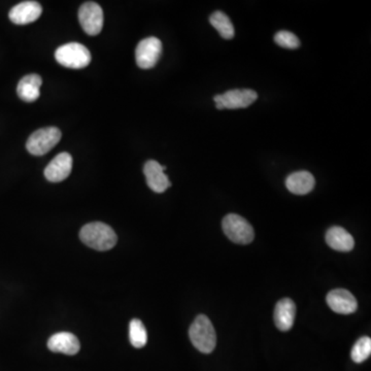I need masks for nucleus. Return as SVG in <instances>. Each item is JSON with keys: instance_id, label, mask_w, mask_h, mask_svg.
Wrapping results in <instances>:
<instances>
[{"instance_id": "obj_1", "label": "nucleus", "mask_w": 371, "mask_h": 371, "mask_svg": "<svg viewBox=\"0 0 371 371\" xmlns=\"http://www.w3.org/2000/svg\"><path fill=\"white\" fill-rule=\"evenodd\" d=\"M79 238L86 246L101 252L113 248L118 240L117 234L113 228L101 222L84 226L79 232Z\"/></svg>"}, {"instance_id": "obj_2", "label": "nucleus", "mask_w": 371, "mask_h": 371, "mask_svg": "<svg viewBox=\"0 0 371 371\" xmlns=\"http://www.w3.org/2000/svg\"><path fill=\"white\" fill-rule=\"evenodd\" d=\"M191 342L199 352L209 354L215 350L217 334L211 320L205 315L199 316L189 330Z\"/></svg>"}, {"instance_id": "obj_3", "label": "nucleus", "mask_w": 371, "mask_h": 371, "mask_svg": "<svg viewBox=\"0 0 371 371\" xmlns=\"http://www.w3.org/2000/svg\"><path fill=\"white\" fill-rule=\"evenodd\" d=\"M57 62L62 66L71 69H81L91 62V54L83 44L77 42L63 44L55 52Z\"/></svg>"}, {"instance_id": "obj_4", "label": "nucleus", "mask_w": 371, "mask_h": 371, "mask_svg": "<svg viewBox=\"0 0 371 371\" xmlns=\"http://www.w3.org/2000/svg\"><path fill=\"white\" fill-rule=\"evenodd\" d=\"M61 136L62 134L57 127L40 128L28 138L26 149L34 156H42L58 144Z\"/></svg>"}, {"instance_id": "obj_5", "label": "nucleus", "mask_w": 371, "mask_h": 371, "mask_svg": "<svg viewBox=\"0 0 371 371\" xmlns=\"http://www.w3.org/2000/svg\"><path fill=\"white\" fill-rule=\"evenodd\" d=\"M224 233L231 242L240 244H248L254 240V229L244 218L235 214L226 216L222 222Z\"/></svg>"}, {"instance_id": "obj_6", "label": "nucleus", "mask_w": 371, "mask_h": 371, "mask_svg": "<svg viewBox=\"0 0 371 371\" xmlns=\"http://www.w3.org/2000/svg\"><path fill=\"white\" fill-rule=\"evenodd\" d=\"M258 99L254 90L235 89L225 92L224 94L216 95L214 101L218 110L244 109L250 107Z\"/></svg>"}, {"instance_id": "obj_7", "label": "nucleus", "mask_w": 371, "mask_h": 371, "mask_svg": "<svg viewBox=\"0 0 371 371\" xmlns=\"http://www.w3.org/2000/svg\"><path fill=\"white\" fill-rule=\"evenodd\" d=\"M79 20L81 28L88 36H97L103 27V9L97 3H85L79 8Z\"/></svg>"}, {"instance_id": "obj_8", "label": "nucleus", "mask_w": 371, "mask_h": 371, "mask_svg": "<svg viewBox=\"0 0 371 371\" xmlns=\"http://www.w3.org/2000/svg\"><path fill=\"white\" fill-rule=\"evenodd\" d=\"M162 54V42L159 38L151 36L144 38L136 47V60L142 69L153 68Z\"/></svg>"}, {"instance_id": "obj_9", "label": "nucleus", "mask_w": 371, "mask_h": 371, "mask_svg": "<svg viewBox=\"0 0 371 371\" xmlns=\"http://www.w3.org/2000/svg\"><path fill=\"white\" fill-rule=\"evenodd\" d=\"M166 166H163L155 160H149L144 164V173L146 175L149 188L156 193H163L170 187V181L164 171Z\"/></svg>"}, {"instance_id": "obj_10", "label": "nucleus", "mask_w": 371, "mask_h": 371, "mask_svg": "<svg viewBox=\"0 0 371 371\" xmlns=\"http://www.w3.org/2000/svg\"><path fill=\"white\" fill-rule=\"evenodd\" d=\"M73 169V157L68 153L57 155L44 169V177L52 183L64 181Z\"/></svg>"}, {"instance_id": "obj_11", "label": "nucleus", "mask_w": 371, "mask_h": 371, "mask_svg": "<svg viewBox=\"0 0 371 371\" xmlns=\"http://www.w3.org/2000/svg\"><path fill=\"white\" fill-rule=\"evenodd\" d=\"M328 305L332 311L342 315H350L358 309V303L354 295L344 289H336L327 295Z\"/></svg>"}, {"instance_id": "obj_12", "label": "nucleus", "mask_w": 371, "mask_h": 371, "mask_svg": "<svg viewBox=\"0 0 371 371\" xmlns=\"http://www.w3.org/2000/svg\"><path fill=\"white\" fill-rule=\"evenodd\" d=\"M42 5L36 1H24L10 11L9 17L17 25H26L36 21L42 16Z\"/></svg>"}, {"instance_id": "obj_13", "label": "nucleus", "mask_w": 371, "mask_h": 371, "mask_svg": "<svg viewBox=\"0 0 371 371\" xmlns=\"http://www.w3.org/2000/svg\"><path fill=\"white\" fill-rule=\"evenodd\" d=\"M49 350L54 353H62L65 355L77 354L81 344L77 336L69 332H59L51 336L48 342Z\"/></svg>"}, {"instance_id": "obj_14", "label": "nucleus", "mask_w": 371, "mask_h": 371, "mask_svg": "<svg viewBox=\"0 0 371 371\" xmlns=\"http://www.w3.org/2000/svg\"><path fill=\"white\" fill-rule=\"evenodd\" d=\"M295 315H296V305L290 298H284L279 301L275 305L274 323L281 331H288L293 327Z\"/></svg>"}, {"instance_id": "obj_15", "label": "nucleus", "mask_w": 371, "mask_h": 371, "mask_svg": "<svg viewBox=\"0 0 371 371\" xmlns=\"http://www.w3.org/2000/svg\"><path fill=\"white\" fill-rule=\"evenodd\" d=\"M315 185V177L311 172L305 170L293 172L286 179L287 189L296 195L309 194L313 191Z\"/></svg>"}, {"instance_id": "obj_16", "label": "nucleus", "mask_w": 371, "mask_h": 371, "mask_svg": "<svg viewBox=\"0 0 371 371\" xmlns=\"http://www.w3.org/2000/svg\"><path fill=\"white\" fill-rule=\"evenodd\" d=\"M42 79L40 75L32 73L25 75L18 84L17 93L25 103H34L40 95Z\"/></svg>"}, {"instance_id": "obj_17", "label": "nucleus", "mask_w": 371, "mask_h": 371, "mask_svg": "<svg viewBox=\"0 0 371 371\" xmlns=\"http://www.w3.org/2000/svg\"><path fill=\"white\" fill-rule=\"evenodd\" d=\"M325 240L330 248L338 252H350L354 248L355 240L353 236L346 229L338 226L328 230Z\"/></svg>"}, {"instance_id": "obj_18", "label": "nucleus", "mask_w": 371, "mask_h": 371, "mask_svg": "<svg viewBox=\"0 0 371 371\" xmlns=\"http://www.w3.org/2000/svg\"><path fill=\"white\" fill-rule=\"evenodd\" d=\"M209 23L219 32L224 40H231L234 36V27L229 17L223 12H215L209 17Z\"/></svg>"}, {"instance_id": "obj_19", "label": "nucleus", "mask_w": 371, "mask_h": 371, "mask_svg": "<svg viewBox=\"0 0 371 371\" xmlns=\"http://www.w3.org/2000/svg\"><path fill=\"white\" fill-rule=\"evenodd\" d=\"M129 340L134 348H142L146 346L148 342V333L140 320L133 319L130 322Z\"/></svg>"}, {"instance_id": "obj_20", "label": "nucleus", "mask_w": 371, "mask_h": 371, "mask_svg": "<svg viewBox=\"0 0 371 371\" xmlns=\"http://www.w3.org/2000/svg\"><path fill=\"white\" fill-rule=\"evenodd\" d=\"M371 355V340L370 337L363 336L353 346L350 357L353 361L356 363H362L370 357Z\"/></svg>"}, {"instance_id": "obj_21", "label": "nucleus", "mask_w": 371, "mask_h": 371, "mask_svg": "<svg viewBox=\"0 0 371 371\" xmlns=\"http://www.w3.org/2000/svg\"><path fill=\"white\" fill-rule=\"evenodd\" d=\"M274 42L282 48L291 49V50L299 48L300 46V40L292 32L286 31V30L277 32L274 36Z\"/></svg>"}]
</instances>
